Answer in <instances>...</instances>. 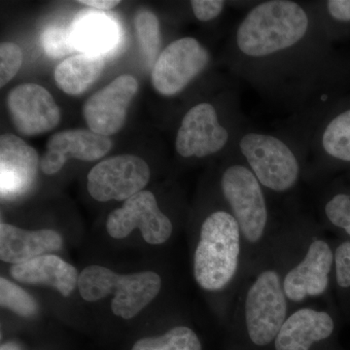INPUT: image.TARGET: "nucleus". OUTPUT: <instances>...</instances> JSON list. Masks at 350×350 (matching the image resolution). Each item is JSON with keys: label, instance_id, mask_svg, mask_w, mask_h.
Segmentation results:
<instances>
[{"label": "nucleus", "instance_id": "0eeeda50", "mask_svg": "<svg viewBox=\"0 0 350 350\" xmlns=\"http://www.w3.org/2000/svg\"><path fill=\"white\" fill-rule=\"evenodd\" d=\"M211 51L199 39L184 36L170 43L157 57L152 84L163 96H178L211 66Z\"/></svg>", "mask_w": 350, "mask_h": 350}, {"label": "nucleus", "instance_id": "9b49d317", "mask_svg": "<svg viewBox=\"0 0 350 350\" xmlns=\"http://www.w3.org/2000/svg\"><path fill=\"white\" fill-rule=\"evenodd\" d=\"M138 91L133 76L120 75L94 93L83 105V116L90 130L110 137L125 125L129 107Z\"/></svg>", "mask_w": 350, "mask_h": 350}, {"label": "nucleus", "instance_id": "a211bd4d", "mask_svg": "<svg viewBox=\"0 0 350 350\" xmlns=\"http://www.w3.org/2000/svg\"><path fill=\"white\" fill-rule=\"evenodd\" d=\"M63 239L54 230L27 231L13 225L0 224V259L22 264L46 253L61 250Z\"/></svg>", "mask_w": 350, "mask_h": 350}, {"label": "nucleus", "instance_id": "2f4dec72", "mask_svg": "<svg viewBox=\"0 0 350 350\" xmlns=\"http://www.w3.org/2000/svg\"><path fill=\"white\" fill-rule=\"evenodd\" d=\"M1 350H20V349L14 344H6L2 345Z\"/></svg>", "mask_w": 350, "mask_h": 350}, {"label": "nucleus", "instance_id": "bb28decb", "mask_svg": "<svg viewBox=\"0 0 350 350\" xmlns=\"http://www.w3.org/2000/svg\"><path fill=\"white\" fill-rule=\"evenodd\" d=\"M23 64V52L17 44L3 42L0 45V87L3 88L15 77Z\"/></svg>", "mask_w": 350, "mask_h": 350}, {"label": "nucleus", "instance_id": "f03ea898", "mask_svg": "<svg viewBox=\"0 0 350 350\" xmlns=\"http://www.w3.org/2000/svg\"><path fill=\"white\" fill-rule=\"evenodd\" d=\"M248 125L239 88L229 86L217 100L198 101L186 110L175 135V151L181 158L197 160L228 155Z\"/></svg>", "mask_w": 350, "mask_h": 350}, {"label": "nucleus", "instance_id": "6ab92c4d", "mask_svg": "<svg viewBox=\"0 0 350 350\" xmlns=\"http://www.w3.org/2000/svg\"><path fill=\"white\" fill-rule=\"evenodd\" d=\"M10 275L25 284L45 285L55 288L64 297L72 294L78 287V271L72 265L56 255L45 254L31 261L13 265Z\"/></svg>", "mask_w": 350, "mask_h": 350}, {"label": "nucleus", "instance_id": "412c9836", "mask_svg": "<svg viewBox=\"0 0 350 350\" xmlns=\"http://www.w3.org/2000/svg\"><path fill=\"white\" fill-rule=\"evenodd\" d=\"M105 57L78 54L62 62L55 70L57 86L70 96L86 92L100 77Z\"/></svg>", "mask_w": 350, "mask_h": 350}, {"label": "nucleus", "instance_id": "c756f323", "mask_svg": "<svg viewBox=\"0 0 350 350\" xmlns=\"http://www.w3.org/2000/svg\"><path fill=\"white\" fill-rule=\"evenodd\" d=\"M336 275L340 287H350V241L340 244L335 253Z\"/></svg>", "mask_w": 350, "mask_h": 350}, {"label": "nucleus", "instance_id": "4be33fe9", "mask_svg": "<svg viewBox=\"0 0 350 350\" xmlns=\"http://www.w3.org/2000/svg\"><path fill=\"white\" fill-rule=\"evenodd\" d=\"M131 350H202V345L194 331L178 326L160 337L142 338Z\"/></svg>", "mask_w": 350, "mask_h": 350}, {"label": "nucleus", "instance_id": "a878e982", "mask_svg": "<svg viewBox=\"0 0 350 350\" xmlns=\"http://www.w3.org/2000/svg\"><path fill=\"white\" fill-rule=\"evenodd\" d=\"M41 45L46 55L52 59H59L75 51L69 27L59 25H51L43 31Z\"/></svg>", "mask_w": 350, "mask_h": 350}, {"label": "nucleus", "instance_id": "423d86ee", "mask_svg": "<svg viewBox=\"0 0 350 350\" xmlns=\"http://www.w3.org/2000/svg\"><path fill=\"white\" fill-rule=\"evenodd\" d=\"M227 156L220 177L221 193L244 238L257 243L264 236L269 219L264 187L234 148Z\"/></svg>", "mask_w": 350, "mask_h": 350}, {"label": "nucleus", "instance_id": "f3484780", "mask_svg": "<svg viewBox=\"0 0 350 350\" xmlns=\"http://www.w3.org/2000/svg\"><path fill=\"white\" fill-rule=\"evenodd\" d=\"M71 41L80 54L103 57L112 55L121 45L119 23L103 12L81 11L69 27Z\"/></svg>", "mask_w": 350, "mask_h": 350}, {"label": "nucleus", "instance_id": "cd10ccee", "mask_svg": "<svg viewBox=\"0 0 350 350\" xmlns=\"http://www.w3.org/2000/svg\"><path fill=\"white\" fill-rule=\"evenodd\" d=\"M327 219L336 227L344 229L350 236V196L345 193L334 195L324 206Z\"/></svg>", "mask_w": 350, "mask_h": 350}, {"label": "nucleus", "instance_id": "39448f33", "mask_svg": "<svg viewBox=\"0 0 350 350\" xmlns=\"http://www.w3.org/2000/svg\"><path fill=\"white\" fill-rule=\"evenodd\" d=\"M161 287L160 275L154 271L122 275L101 266L87 267L78 280V290L85 301H100L114 294L112 312L124 319L137 317L158 296Z\"/></svg>", "mask_w": 350, "mask_h": 350}, {"label": "nucleus", "instance_id": "ddd939ff", "mask_svg": "<svg viewBox=\"0 0 350 350\" xmlns=\"http://www.w3.org/2000/svg\"><path fill=\"white\" fill-rule=\"evenodd\" d=\"M40 160L38 151L15 135L0 137V194L2 200H15L31 190Z\"/></svg>", "mask_w": 350, "mask_h": 350}, {"label": "nucleus", "instance_id": "393cba45", "mask_svg": "<svg viewBox=\"0 0 350 350\" xmlns=\"http://www.w3.org/2000/svg\"><path fill=\"white\" fill-rule=\"evenodd\" d=\"M322 29L332 24L350 23V0H327L310 1Z\"/></svg>", "mask_w": 350, "mask_h": 350}, {"label": "nucleus", "instance_id": "5701e85b", "mask_svg": "<svg viewBox=\"0 0 350 350\" xmlns=\"http://www.w3.org/2000/svg\"><path fill=\"white\" fill-rule=\"evenodd\" d=\"M135 27L140 48L149 59H156L162 42L160 21L146 9L137 11L135 16Z\"/></svg>", "mask_w": 350, "mask_h": 350}, {"label": "nucleus", "instance_id": "4468645a", "mask_svg": "<svg viewBox=\"0 0 350 350\" xmlns=\"http://www.w3.org/2000/svg\"><path fill=\"white\" fill-rule=\"evenodd\" d=\"M111 148L109 137L91 130L61 131L48 140L47 150L40 160V169L45 174H56L68 159L93 162L107 155Z\"/></svg>", "mask_w": 350, "mask_h": 350}, {"label": "nucleus", "instance_id": "7c9ffc66", "mask_svg": "<svg viewBox=\"0 0 350 350\" xmlns=\"http://www.w3.org/2000/svg\"><path fill=\"white\" fill-rule=\"evenodd\" d=\"M78 2L83 4V5L92 7V8L100 11L111 10L120 4L118 0L117 1H114V0H81V1Z\"/></svg>", "mask_w": 350, "mask_h": 350}, {"label": "nucleus", "instance_id": "6e6552de", "mask_svg": "<svg viewBox=\"0 0 350 350\" xmlns=\"http://www.w3.org/2000/svg\"><path fill=\"white\" fill-rule=\"evenodd\" d=\"M286 313V299L280 275L273 271H264L246 297V327L253 344L264 347L275 340Z\"/></svg>", "mask_w": 350, "mask_h": 350}, {"label": "nucleus", "instance_id": "20e7f679", "mask_svg": "<svg viewBox=\"0 0 350 350\" xmlns=\"http://www.w3.org/2000/svg\"><path fill=\"white\" fill-rule=\"evenodd\" d=\"M239 243L241 229L232 213L221 209L207 216L194 259L195 278L200 287L215 291L231 282L238 269Z\"/></svg>", "mask_w": 350, "mask_h": 350}, {"label": "nucleus", "instance_id": "dca6fc26", "mask_svg": "<svg viewBox=\"0 0 350 350\" xmlns=\"http://www.w3.org/2000/svg\"><path fill=\"white\" fill-rule=\"evenodd\" d=\"M334 262L330 246L321 239L313 241L303 261L285 276L283 289L291 301L319 296L328 287L329 273Z\"/></svg>", "mask_w": 350, "mask_h": 350}, {"label": "nucleus", "instance_id": "9d476101", "mask_svg": "<svg viewBox=\"0 0 350 350\" xmlns=\"http://www.w3.org/2000/svg\"><path fill=\"white\" fill-rule=\"evenodd\" d=\"M137 228L144 241L153 245L165 243L174 231L172 221L161 211L150 191L133 196L108 216L107 230L113 239H125Z\"/></svg>", "mask_w": 350, "mask_h": 350}, {"label": "nucleus", "instance_id": "f257e3e1", "mask_svg": "<svg viewBox=\"0 0 350 350\" xmlns=\"http://www.w3.org/2000/svg\"><path fill=\"white\" fill-rule=\"evenodd\" d=\"M225 62L305 142L333 105L337 59L310 1L254 2L230 36Z\"/></svg>", "mask_w": 350, "mask_h": 350}, {"label": "nucleus", "instance_id": "b1692460", "mask_svg": "<svg viewBox=\"0 0 350 350\" xmlns=\"http://www.w3.org/2000/svg\"><path fill=\"white\" fill-rule=\"evenodd\" d=\"M0 304L22 317H32L38 313V305L31 295L6 278H0Z\"/></svg>", "mask_w": 350, "mask_h": 350}, {"label": "nucleus", "instance_id": "c85d7f7f", "mask_svg": "<svg viewBox=\"0 0 350 350\" xmlns=\"http://www.w3.org/2000/svg\"><path fill=\"white\" fill-rule=\"evenodd\" d=\"M230 3L231 2L223 0H192L190 6L196 19L202 23H208L218 19Z\"/></svg>", "mask_w": 350, "mask_h": 350}, {"label": "nucleus", "instance_id": "1a4fd4ad", "mask_svg": "<svg viewBox=\"0 0 350 350\" xmlns=\"http://www.w3.org/2000/svg\"><path fill=\"white\" fill-rule=\"evenodd\" d=\"M150 176V167L144 159L130 154L115 156L91 170L88 191L98 202L126 200L144 191Z\"/></svg>", "mask_w": 350, "mask_h": 350}, {"label": "nucleus", "instance_id": "2eb2a0df", "mask_svg": "<svg viewBox=\"0 0 350 350\" xmlns=\"http://www.w3.org/2000/svg\"><path fill=\"white\" fill-rule=\"evenodd\" d=\"M306 161L350 163V107L328 110L306 138Z\"/></svg>", "mask_w": 350, "mask_h": 350}, {"label": "nucleus", "instance_id": "aec40b11", "mask_svg": "<svg viewBox=\"0 0 350 350\" xmlns=\"http://www.w3.org/2000/svg\"><path fill=\"white\" fill-rule=\"evenodd\" d=\"M334 321L325 312L298 310L285 320L275 338L276 350H310L314 342L330 337Z\"/></svg>", "mask_w": 350, "mask_h": 350}, {"label": "nucleus", "instance_id": "7ed1b4c3", "mask_svg": "<svg viewBox=\"0 0 350 350\" xmlns=\"http://www.w3.org/2000/svg\"><path fill=\"white\" fill-rule=\"evenodd\" d=\"M234 150L264 188L284 193L296 186L306 162V144L291 131L268 133L246 126Z\"/></svg>", "mask_w": 350, "mask_h": 350}, {"label": "nucleus", "instance_id": "f8f14e48", "mask_svg": "<svg viewBox=\"0 0 350 350\" xmlns=\"http://www.w3.org/2000/svg\"><path fill=\"white\" fill-rule=\"evenodd\" d=\"M7 108L17 131L29 137L48 133L61 121V110L52 94L34 83L14 88L7 96Z\"/></svg>", "mask_w": 350, "mask_h": 350}]
</instances>
